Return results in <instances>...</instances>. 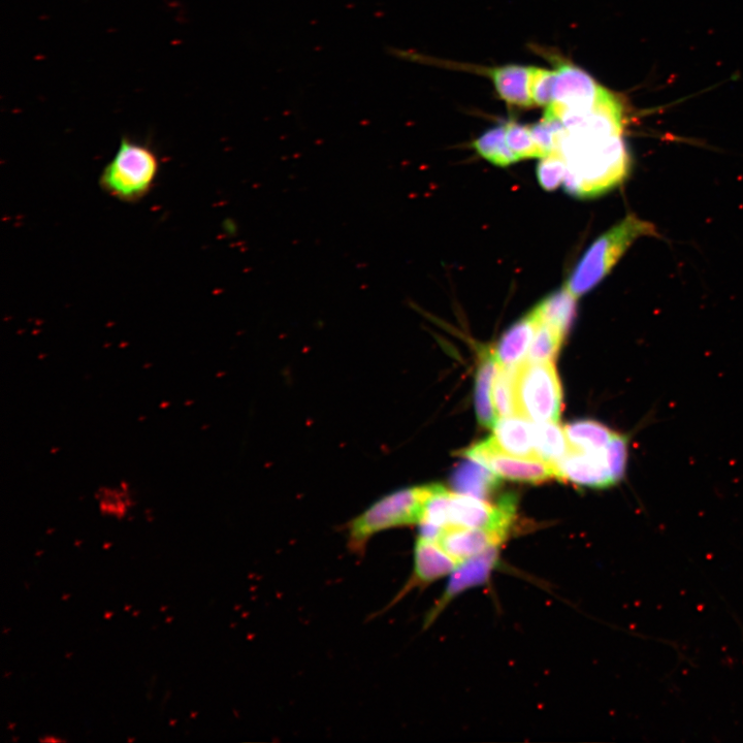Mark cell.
<instances>
[{
	"label": "cell",
	"instance_id": "obj_1",
	"mask_svg": "<svg viewBox=\"0 0 743 743\" xmlns=\"http://www.w3.org/2000/svg\"><path fill=\"white\" fill-rule=\"evenodd\" d=\"M558 153L568 167L564 187L578 198L602 195L622 183L630 171V156L623 136L587 137L565 129Z\"/></svg>",
	"mask_w": 743,
	"mask_h": 743
},
{
	"label": "cell",
	"instance_id": "obj_2",
	"mask_svg": "<svg viewBox=\"0 0 743 743\" xmlns=\"http://www.w3.org/2000/svg\"><path fill=\"white\" fill-rule=\"evenodd\" d=\"M658 236L653 223L634 215L625 217L589 247L565 287L577 299L585 296L615 268L635 241Z\"/></svg>",
	"mask_w": 743,
	"mask_h": 743
},
{
	"label": "cell",
	"instance_id": "obj_3",
	"mask_svg": "<svg viewBox=\"0 0 743 743\" xmlns=\"http://www.w3.org/2000/svg\"><path fill=\"white\" fill-rule=\"evenodd\" d=\"M437 484L403 489L387 495L348 524V547L358 555L375 535L421 523L426 505Z\"/></svg>",
	"mask_w": 743,
	"mask_h": 743
},
{
	"label": "cell",
	"instance_id": "obj_4",
	"mask_svg": "<svg viewBox=\"0 0 743 743\" xmlns=\"http://www.w3.org/2000/svg\"><path fill=\"white\" fill-rule=\"evenodd\" d=\"M159 170V158L148 144L123 137L101 174L100 187L115 200L136 204L149 195Z\"/></svg>",
	"mask_w": 743,
	"mask_h": 743
},
{
	"label": "cell",
	"instance_id": "obj_5",
	"mask_svg": "<svg viewBox=\"0 0 743 743\" xmlns=\"http://www.w3.org/2000/svg\"><path fill=\"white\" fill-rule=\"evenodd\" d=\"M514 389L516 415L535 423L559 422L563 394L553 362L519 364Z\"/></svg>",
	"mask_w": 743,
	"mask_h": 743
},
{
	"label": "cell",
	"instance_id": "obj_6",
	"mask_svg": "<svg viewBox=\"0 0 743 743\" xmlns=\"http://www.w3.org/2000/svg\"><path fill=\"white\" fill-rule=\"evenodd\" d=\"M515 508L511 495L492 505L476 497L450 494L446 527L483 529L508 536Z\"/></svg>",
	"mask_w": 743,
	"mask_h": 743
},
{
	"label": "cell",
	"instance_id": "obj_7",
	"mask_svg": "<svg viewBox=\"0 0 743 743\" xmlns=\"http://www.w3.org/2000/svg\"><path fill=\"white\" fill-rule=\"evenodd\" d=\"M462 456L486 466L499 477L514 481L540 483L558 478L557 466L539 459L509 455L498 446L493 436L462 451Z\"/></svg>",
	"mask_w": 743,
	"mask_h": 743
},
{
	"label": "cell",
	"instance_id": "obj_8",
	"mask_svg": "<svg viewBox=\"0 0 743 743\" xmlns=\"http://www.w3.org/2000/svg\"><path fill=\"white\" fill-rule=\"evenodd\" d=\"M501 546H493L477 556L467 559L449 574L448 583L441 597L429 611L425 628H429L457 597L476 587L486 585L500 561Z\"/></svg>",
	"mask_w": 743,
	"mask_h": 743
},
{
	"label": "cell",
	"instance_id": "obj_9",
	"mask_svg": "<svg viewBox=\"0 0 743 743\" xmlns=\"http://www.w3.org/2000/svg\"><path fill=\"white\" fill-rule=\"evenodd\" d=\"M413 572L407 584L387 608L401 601L412 590L432 585L455 570L459 563L448 555L443 547L433 539L419 536L413 554Z\"/></svg>",
	"mask_w": 743,
	"mask_h": 743
},
{
	"label": "cell",
	"instance_id": "obj_10",
	"mask_svg": "<svg viewBox=\"0 0 743 743\" xmlns=\"http://www.w3.org/2000/svg\"><path fill=\"white\" fill-rule=\"evenodd\" d=\"M555 73L554 99L547 109L588 111L596 105L604 87L589 74L570 63L559 64Z\"/></svg>",
	"mask_w": 743,
	"mask_h": 743
},
{
	"label": "cell",
	"instance_id": "obj_11",
	"mask_svg": "<svg viewBox=\"0 0 743 743\" xmlns=\"http://www.w3.org/2000/svg\"><path fill=\"white\" fill-rule=\"evenodd\" d=\"M507 536L500 533L463 527H446L436 541L458 563L477 556L493 546H501Z\"/></svg>",
	"mask_w": 743,
	"mask_h": 743
},
{
	"label": "cell",
	"instance_id": "obj_12",
	"mask_svg": "<svg viewBox=\"0 0 743 743\" xmlns=\"http://www.w3.org/2000/svg\"><path fill=\"white\" fill-rule=\"evenodd\" d=\"M539 322V315L534 308L502 336L494 352L499 366L511 367L521 364L531 346Z\"/></svg>",
	"mask_w": 743,
	"mask_h": 743
},
{
	"label": "cell",
	"instance_id": "obj_13",
	"mask_svg": "<svg viewBox=\"0 0 743 743\" xmlns=\"http://www.w3.org/2000/svg\"><path fill=\"white\" fill-rule=\"evenodd\" d=\"M500 98L508 105L530 108L534 105L531 90V68L505 66L488 71Z\"/></svg>",
	"mask_w": 743,
	"mask_h": 743
},
{
	"label": "cell",
	"instance_id": "obj_14",
	"mask_svg": "<svg viewBox=\"0 0 743 743\" xmlns=\"http://www.w3.org/2000/svg\"><path fill=\"white\" fill-rule=\"evenodd\" d=\"M494 439L507 454L537 459L535 454L533 424L518 416L502 417L494 427Z\"/></svg>",
	"mask_w": 743,
	"mask_h": 743
},
{
	"label": "cell",
	"instance_id": "obj_15",
	"mask_svg": "<svg viewBox=\"0 0 743 743\" xmlns=\"http://www.w3.org/2000/svg\"><path fill=\"white\" fill-rule=\"evenodd\" d=\"M499 370L495 354L491 350L484 352L476 378L475 407L481 426L494 429L498 422L497 411L493 400V387Z\"/></svg>",
	"mask_w": 743,
	"mask_h": 743
},
{
	"label": "cell",
	"instance_id": "obj_16",
	"mask_svg": "<svg viewBox=\"0 0 743 743\" xmlns=\"http://www.w3.org/2000/svg\"><path fill=\"white\" fill-rule=\"evenodd\" d=\"M452 486L459 494L484 500L500 486V477L486 466L469 459L456 469Z\"/></svg>",
	"mask_w": 743,
	"mask_h": 743
},
{
	"label": "cell",
	"instance_id": "obj_17",
	"mask_svg": "<svg viewBox=\"0 0 743 743\" xmlns=\"http://www.w3.org/2000/svg\"><path fill=\"white\" fill-rule=\"evenodd\" d=\"M536 458L557 466L572 450L565 429L558 422L533 424Z\"/></svg>",
	"mask_w": 743,
	"mask_h": 743
},
{
	"label": "cell",
	"instance_id": "obj_18",
	"mask_svg": "<svg viewBox=\"0 0 743 743\" xmlns=\"http://www.w3.org/2000/svg\"><path fill=\"white\" fill-rule=\"evenodd\" d=\"M576 301L577 298L564 287L545 298L535 309L540 321L548 323L566 335L576 314Z\"/></svg>",
	"mask_w": 743,
	"mask_h": 743
},
{
	"label": "cell",
	"instance_id": "obj_19",
	"mask_svg": "<svg viewBox=\"0 0 743 743\" xmlns=\"http://www.w3.org/2000/svg\"><path fill=\"white\" fill-rule=\"evenodd\" d=\"M565 432L572 449L599 450L606 448L619 432L594 421H580L569 424Z\"/></svg>",
	"mask_w": 743,
	"mask_h": 743
},
{
	"label": "cell",
	"instance_id": "obj_20",
	"mask_svg": "<svg viewBox=\"0 0 743 743\" xmlns=\"http://www.w3.org/2000/svg\"><path fill=\"white\" fill-rule=\"evenodd\" d=\"M473 147L481 157L498 167H509L519 161L507 144L505 124L482 134L475 140Z\"/></svg>",
	"mask_w": 743,
	"mask_h": 743
},
{
	"label": "cell",
	"instance_id": "obj_21",
	"mask_svg": "<svg viewBox=\"0 0 743 743\" xmlns=\"http://www.w3.org/2000/svg\"><path fill=\"white\" fill-rule=\"evenodd\" d=\"M564 337L561 331L540 321L525 361L529 363L553 362L560 351Z\"/></svg>",
	"mask_w": 743,
	"mask_h": 743
},
{
	"label": "cell",
	"instance_id": "obj_22",
	"mask_svg": "<svg viewBox=\"0 0 743 743\" xmlns=\"http://www.w3.org/2000/svg\"><path fill=\"white\" fill-rule=\"evenodd\" d=\"M518 365L501 367L495 378L493 400L497 414L501 417L516 415L515 409V375Z\"/></svg>",
	"mask_w": 743,
	"mask_h": 743
},
{
	"label": "cell",
	"instance_id": "obj_23",
	"mask_svg": "<svg viewBox=\"0 0 743 743\" xmlns=\"http://www.w3.org/2000/svg\"><path fill=\"white\" fill-rule=\"evenodd\" d=\"M506 140L509 148L519 160L529 158H543L529 126L515 121L505 124Z\"/></svg>",
	"mask_w": 743,
	"mask_h": 743
},
{
	"label": "cell",
	"instance_id": "obj_24",
	"mask_svg": "<svg viewBox=\"0 0 743 743\" xmlns=\"http://www.w3.org/2000/svg\"><path fill=\"white\" fill-rule=\"evenodd\" d=\"M567 169L566 160L559 153L547 155L537 167L538 182L543 189L555 191L563 184Z\"/></svg>",
	"mask_w": 743,
	"mask_h": 743
},
{
	"label": "cell",
	"instance_id": "obj_25",
	"mask_svg": "<svg viewBox=\"0 0 743 743\" xmlns=\"http://www.w3.org/2000/svg\"><path fill=\"white\" fill-rule=\"evenodd\" d=\"M555 71L531 68L530 90L534 105L547 108L553 103Z\"/></svg>",
	"mask_w": 743,
	"mask_h": 743
},
{
	"label": "cell",
	"instance_id": "obj_26",
	"mask_svg": "<svg viewBox=\"0 0 743 743\" xmlns=\"http://www.w3.org/2000/svg\"><path fill=\"white\" fill-rule=\"evenodd\" d=\"M131 503V499L124 490L107 489L101 492V510L105 513L122 516L126 513L127 508L131 506Z\"/></svg>",
	"mask_w": 743,
	"mask_h": 743
}]
</instances>
